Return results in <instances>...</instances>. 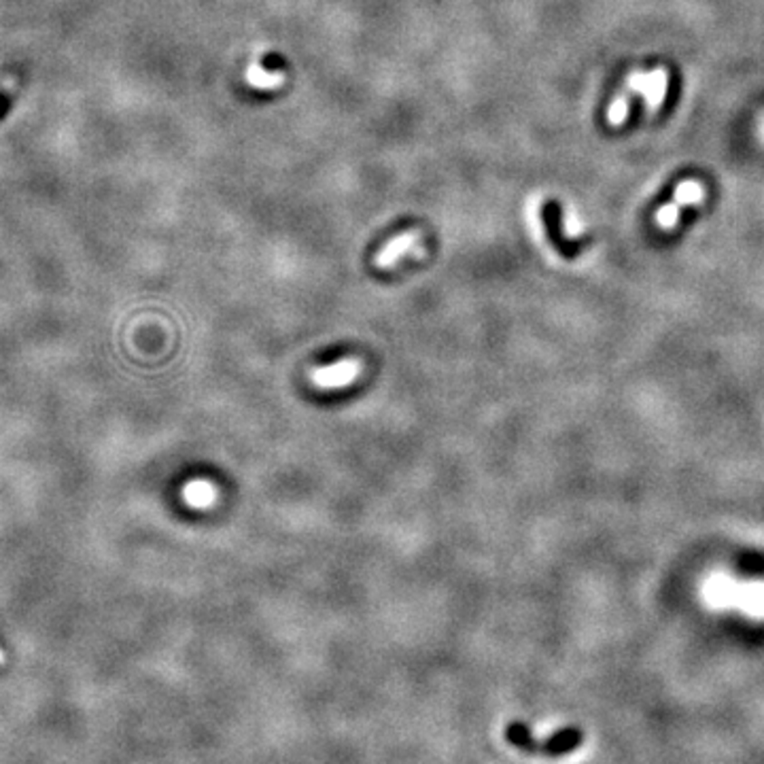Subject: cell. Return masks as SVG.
I'll return each instance as SVG.
<instances>
[{"mask_svg": "<svg viewBox=\"0 0 764 764\" xmlns=\"http://www.w3.org/2000/svg\"><path fill=\"white\" fill-rule=\"evenodd\" d=\"M506 739L514 748L529 751V754H544V756H565L577 749L584 741V732L577 726H567L552 732L544 741H536L531 735L529 726L523 722H512L506 726Z\"/></svg>", "mask_w": 764, "mask_h": 764, "instance_id": "obj_1", "label": "cell"}, {"mask_svg": "<svg viewBox=\"0 0 764 764\" xmlns=\"http://www.w3.org/2000/svg\"><path fill=\"white\" fill-rule=\"evenodd\" d=\"M705 595L716 605H741L754 614H764V582L741 584L729 575H716L705 584Z\"/></svg>", "mask_w": 764, "mask_h": 764, "instance_id": "obj_2", "label": "cell"}, {"mask_svg": "<svg viewBox=\"0 0 764 764\" xmlns=\"http://www.w3.org/2000/svg\"><path fill=\"white\" fill-rule=\"evenodd\" d=\"M703 198H705V189H703V185L697 181H686V183L677 185L673 200L656 213V223L664 229H671L677 223V217H680L682 208L688 207V204L703 202Z\"/></svg>", "mask_w": 764, "mask_h": 764, "instance_id": "obj_3", "label": "cell"}, {"mask_svg": "<svg viewBox=\"0 0 764 764\" xmlns=\"http://www.w3.org/2000/svg\"><path fill=\"white\" fill-rule=\"evenodd\" d=\"M667 71L662 68H656L654 73H637L629 79V90L637 92V94L643 96V101L648 102V107L654 111L664 102V96H667Z\"/></svg>", "mask_w": 764, "mask_h": 764, "instance_id": "obj_4", "label": "cell"}, {"mask_svg": "<svg viewBox=\"0 0 764 764\" xmlns=\"http://www.w3.org/2000/svg\"><path fill=\"white\" fill-rule=\"evenodd\" d=\"M362 365L359 362H353V359H346V362L327 365V368H319L313 372V381L319 387H344L351 381H355Z\"/></svg>", "mask_w": 764, "mask_h": 764, "instance_id": "obj_5", "label": "cell"}, {"mask_svg": "<svg viewBox=\"0 0 764 764\" xmlns=\"http://www.w3.org/2000/svg\"><path fill=\"white\" fill-rule=\"evenodd\" d=\"M183 497L194 508H207L215 501V488L207 480H194L183 488Z\"/></svg>", "mask_w": 764, "mask_h": 764, "instance_id": "obj_6", "label": "cell"}, {"mask_svg": "<svg viewBox=\"0 0 764 764\" xmlns=\"http://www.w3.org/2000/svg\"><path fill=\"white\" fill-rule=\"evenodd\" d=\"M414 242H416V234H403L397 240L389 242V245L382 248V253L378 255V266L387 268V266L395 264L403 253L410 251V248L414 247Z\"/></svg>", "mask_w": 764, "mask_h": 764, "instance_id": "obj_7", "label": "cell"}, {"mask_svg": "<svg viewBox=\"0 0 764 764\" xmlns=\"http://www.w3.org/2000/svg\"><path fill=\"white\" fill-rule=\"evenodd\" d=\"M544 217H546V223H548L550 238L556 242V247L561 248L563 253L574 251L575 245H567V242H565V238H563V232H561V210H558L556 202H548V204H546Z\"/></svg>", "mask_w": 764, "mask_h": 764, "instance_id": "obj_8", "label": "cell"}, {"mask_svg": "<svg viewBox=\"0 0 764 764\" xmlns=\"http://www.w3.org/2000/svg\"><path fill=\"white\" fill-rule=\"evenodd\" d=\"M629 109H631V98L618 96L616 101L612 102L610 111H607V123H610V126H620V123L626 120V115H629Z\"/></svg>", "mask_w": 764, "mask_h": 764, "instance_id": "obj_9", "label": "cell"}, {"mask_svg": "<svg viewBox=\"0 0 764 764\" xmlns=\"http://www.w3.org/2000/svg\"><path fill=\"white\" fill-rule=\"evenodd\" d=\"M9 109V96L7 94H0V117H5Z\"/></svg>", "mask_w": 764, "mask_h": 764, "instance_id": "obj_10", "label": "cell"}, {"mask_svg": "<svg viewBox=\"0 0 764 764\" xmlns=\"http://www.w3.org/2000/svg\"><path fill=\"white\" fill-rule=\"evenodd\" d=\"M0 664H5V652L0 650Z\"/></svg>", "mask_w": 764, "mask_h": 764, "instance_id": "obj_11", "label": "cell"}]
</instances>
